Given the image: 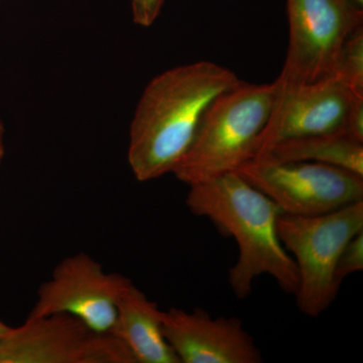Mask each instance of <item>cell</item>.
Returning a JSON list of instances; mask_svg holds the SVG:
<instances>
[{
	"label": "cell",
	"instance_id": "1",
	"mask_svg": "<svg viewBox=\"0 0 363 363\" xmlns=\"http://www.w3.org/2000/svg\"><path fill=\"white\" fill-rule=\"evenodd\" d=\"M240 82L234 72L210 61L175 67L152 79L130 123L128 161L136 180L173 173L215 99Z\"/></svg>",
	"mask_w": 363,
	"mask_h": 363
},
{
	"label": "cell",
	"instance_id": "2",
	"mask_svg": "<svg viewBox=\"0 0 363 363\" xmlns=\"http://www.w3.org/2000/svg\"><path fill=\"white\" fill-rule=\"evenodd\" d=\"M186 205L191 213L209 219L235 240L238 257L229 269L228 281L236 298H247L262 274L295 295L297 267L278 234L283 212L264 193L234 172L189 186Z\"/></svg>",
	"mask_w": 363,
	"mask_h": 363
},
{
	"label": "cell",
	"instance_id": "3",
	"mask_svg": "<svg viewBox=\"0 0 363 363\" xmlns=\"http://www.w3.org/2000/svg\"><path fill=\"white\" fill-rule=\"evenodd\" d=\"M278 86L241 81L216 98L174 175L196 185L238 171L255 157L262 131L276 104Z\"/></svg>",
	"mask_w": 363,
	"mask_h": 363
},
{
	"label": "cell",
	"instance_id": "4",
	"mask_svg": "<svg viewBox=\"0 0 363 363\" xmlns=\"http://www.w3.org/2000/svg\"><path fill=\"white\" fill-rule=\"evenodd\" d=\"M363 231V200L313 216L281 214L278 234L297 267L298 310L316 318L337 298L336 264L344 247Z\"/></svg>",
	"mask_w": 363,
	"mask_h": 363
},
{
	"label": "cell",
	"instance_id": "5",
	"mask_svg": "<svg viewBox=\"0 0 363 363\" xmlns=\"http://www.w3.org/2000/svg\"><path fill=\"white\" fill-rule=\"evenodd\" d=\"M289 47L279 86H297L334 75L341 48L363 25L354 0H286Z\"/></svg>",
	"mask_w": 363,
	"mask_h": 363
},
{
	"label": "cell",
	"instance_id": "6",
	"mask_svg": "<svg viewBox=\"0 0 363 363\" xmlns=\"http://www.w3.org/2000/svg\"><path fill=\"white\" fill-rule=\"evenodd\" d=\"M283 214L313 216L363 200V177L312 162L252 160L235 172Z\"/></svg>",
	"mask_w": 363,
	"mask_h": 363
},
{
	"label": "cell",
	"instance_id": "7",
	"mask_svg": "<svg viewBox=\"0 0 363 363\" xmlns=\"http://www.w3.org/2000/svg\"><path fill=\"white\" fill-rule=\"evenodd\" d=\"M133 281L117 272H107L84 252L57 264L51 279L40 285L26 319L66 314L77 318L93 331L112 335L119 301Z\"/></svg>",
	"mask_w": 363,
	"mask_h": 363
},
{
	"label": "cell",
	"instance_id": "8",
	"mask_svg": "<svg viewBox=\"0 0 363 363\" xmlns=\"http://www.w3.org/2000/svg\"><path fill=\"white\" fill-rule=\"evenodd\" d=\"M0 363H135L118 338L66 314L26 319L0 337Z\"/></svg>",
	"mask_w": 363,
	"mask_h": 363
},
{
	"label": "cell",
	"instance_id": "9",
	"mask_svg": "<svg viewBox=\"0 0 363 363\" xmlns=\"http://www.w3.org/2000/svg\"><path fill=\"white\" fill-rule=\"evenodd\" d=\"M276 83V104L257 142L253 159L285 140L346 133L353 102L357 97H363L335 76L297 86L283 87Z\"/></svg>",
	"mask_w": 363,
	"mask_h": 363
},
{
	"label": "cell",
	"instance_id": "10",
	"mask_svg": "<svg viewBox=\"0 0 363 363\" xmlns=\"http://www.w3.org/2000/svg\"><path fill=\"white\" fill-rule=\"evenodd\" d=\"M162 330L180 363L264 362L240 318H213L200 308L173 307L162 311Z\"/></svg>",
	"mask_w": 363,
	"mask_h": 363
},
{
	"label": "cell",
	"instance_id": "11",
	"mask_svg": "<svg viewBox=\"0 0 363 363\" xmlns=\"http://www.w3.org/2000/svg\"><path fill=\"white\" fill-rule=\"evenodd\" d=\"M135 363H180L162 330V310L133 283L119 301L113 334Z\"/></svg>",
	"mask_w": 363,
	"mask_h": 363
},
{
	"label": "cell",
	"instance_id": "12",
	"mask_svg": "<svg viewBox=\"0 0 363 363\" xmlns=\"http://www.w3.org/2000/svg\"><path fill=\"white\" fill-rule=\"evenodd\" d=\"M253 160L312 162L347 169L363 177V143L346 133L306 136L272 145Z\"/></svg>",
	"mask_w": 363,
	"mask_h": 363
},
{
	"label": "cell",
	"instance_id": "13",
	"mask_svg": "<svg viewBox=\"0 0 363 363\" xmlns=\"http://www.w3.org/2000/svg\"><path fill=\"white\" fill-rule=\"evenodd\" d=\"M333 76L363 96V25L355 28L344 42Z\"/></svg>",
	"mask_w": 363,
	"mask_h": 363
},
{
	"label": "cell",
	"instance_id": "14",
	"mask_svg": "<svg viewBox=\"0 0 363 363\" xmlns=\"http://www.w3.org/2000/svg\"><path fill=\"white\" fill-rule=\"evenodd\" d=\"M363 269V231L344 247L336 264L335 277L339 283L350 274Z\"/></svg>",
	"mask_w": 363,
	"mask_h": 363
},
{
	"label": "cell",
	"instance_id": "15",
	"mask_svg": "<svg viewBox=\"0 0 363 363\" xmlns=\"http://www.w3.org/2000/svg\"><path fill=\"white\" fill-rule=\"evenodd\" d=\"M164 0H130L133 20L138 26L149 28L159 18Z\"/></svg>",
	"mask_w": 363,
	"mask_h": 363
},
{
	"label": "cell",
	"instance_id": "16",
	"mask_svg": "<svg viewBox=\"0 0 363 363\" xmlns=\"http://www.w3.org/2000/svg\"><path fill=\"white\" fill-rule=\"evenodd\" d=\"M346 135L363 143V97H357L353 102L346 125Z\"/></svg>",
	"mask_w": 363,
	"mask_h": 363
},
{
	"label": "cell",
	"instance_id": "17",
	"mask_svg": "<svg viewBox=\"0 0 363 363\" xmlns=\"http://www.w3.org/2000/svg\"><path fill=\"white\" fill-rule=\"evenodd\" d=\"M4 135H6V128H4V121H2L1 113H0V167H1L4 155H6V143H4Z\"/></svg>",
	"mask_w": 363,
	"mask_h": 363
},
{
	"label": "cell",
	"instance_id": "18",
	"mask_svg": "<svg viewBox=\"0 0 363 363\" xmlns=\"http://www.w3.org/2000/svg\"><path fill=\"white\" fill-rule=\"evenodd\" d=\"M11 328H13V327H9V325L4 323V322L0 320V337L6 335V333H9Z\"/></svg>",
	"mask_w": 363,
	"mask_h": 363
},
{
	"label": "cell",
	"instance_id": "19",
	"mask_svg": "<svg viewBox=\"0 0 363 363\" xmlns=\"http://www.w3.org/2000/svg\"><path fill=\"white\" fill-rule=\"evenodd\" d=\"M355 2L358 4V6H363V0H354Z\"/></svg>",
	"mask_w": 363,
	"mask_h": 363
}]
</instances>
